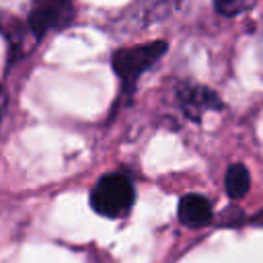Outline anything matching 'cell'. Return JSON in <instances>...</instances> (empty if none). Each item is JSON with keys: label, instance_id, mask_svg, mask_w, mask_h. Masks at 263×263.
Wrapping results in <instances>:
<instances>
[{"label": "cell", "instance_id": "6da1fadb", "mask_svg": "<svg viewBox=\"0 0 263 263\" xmlns=\"http://www.w3.org/2000/svg\"><path fill=\"white\" fill-rule=\"evenodd\" d=\"M168 49V43L164 39L138 43L129 47H119L111 55V66L121 82V88L125 95H129L136 88V82L144 72H148Z\"/></svg>", "mask_w": 263, "mask_h": 263}, {"label": "cell", "instance_id": "7a4b0ae2", "mask_svg": "<svg viewBox=\"0 0 263 263\" xmlns=\"http://www.w3.org/2000/svg\"><path fill=\"white\" fill-rule=\"evenodd\" d=\"M31 39L39 43L49 33L68 29L76 18V0H29L21 16Z\"/></svg>", "mask_w": 263, "mask_h": 263}, {"label": "cell", "instance_id": "3957f363", "mask_svg": "<svg viewBox=\"0 0 263 263\" xmlns=\"http://www.w3.org/2000/svg\"><path fill=\"white\" fill-rule=\"evenodd\" d=\"M134 185L121 173L105 175L97 181L90 191V205L97 214L105 218H121L134 205Z\"/></svg>", "mask_w": 263, "mask_h": 263}, {"label": "cell", "instance_id": "277c9868", "mask_svg": "<svg viewBox=\"0 0 263 263\" xmlns=\"http://www.w3.org/2000/svg\"><path fill=\"white\" fill-rule=\"evenodd\" d=\"M0 33L2 37L6 39V45H8V62H16L21 58H25L31 47L35 45V41L31 39L25 23L21 16H16L14 12H8V10H0Z\"/></svg>", "mask_w": 263, "mask_h": 263}, {"label": "cell", "instance_id": "5b68a950", "mask_svg": "<svg viewBox=\"0 0 263 263\" xmlns=\"http://www.w3.org/2000/svg\"><path fill=\"white\" fill-rule=\"evenodd\" d=\"M177 101L183 109V113L191 119H199L205 111L220 109V99L214 90L199 86V84H181L177 88Z\"/></svg>", "mask_w": 263, "mask_h": 263}, {"label": "cell", "instance_id": "8992f818", "mask_svg": "<svg viewBox=\"0 0 263 263\" xmlns=\"http://www.w3.org/2000/svg\"><path fill=\"white\" fill-rule=\"evenodd\" d=\"M181 0H136L127 6V10L121 14V23L136 25V27H148L150 23L166 18Z\"/></svg>", "mask_w": 263, "mask_h": 263}, {"label": "cell", "instance_id": "52a82bcc", "mask_svg": "<svg viewBox=\"0 0 263 263\" xmlns=\"http://www.w3.org/2000/svg\"><path fill=\"white\" fill-rule=\"evenodd\" d=\"M179 220L189 228H201L212 222V203L199 193H187L179 201Z\"/></svg>", "mask_w": 263, "mask_h": 263}, {"label": "cell", "instance_id": "ba28073f", "mask_svg": "<svg viewBox=\"0 0 263 263\" xmlns=\"http://www.w3.org/2000/svg\"><path fill=\"white\" fill-rule=\"evenodd\" d=\"M249 187H251V177H249L247 166L240 164V162L230 164L228 171H226V193H228V197L240 199V197H245Z\"/></svg>", "mask_w": 263, "mask_h": 263}, {"label": "cell", "instance_id": "9c48e42d", "mask_svg": "<svg viewBox=\"0 0 263 263\" xmlns=\"http://www.w3.org/2000/svg\"><path fill=\"white\" fill-rule=\"evenodd\" d=\"M259 0H214V8L222 16H238L251 10Z\"/></svg>", "mask_w": 263, "mask_h": 263}, {"label": "cell", "instance_id": "30bf717a", "mask_svg": "<svg viewBox=\"0 0 263 263\" xmlns=\"http://www.w3.org/2000/svg\"><path fill=\"white\" fill-rule=\"evenodd\" d=\"M4 103H6V99H4V95L0 92V119H2V111H4Z\"/></svg>", "mask_w": 263, "mask_h": 263}]
</instances>
